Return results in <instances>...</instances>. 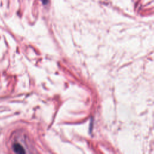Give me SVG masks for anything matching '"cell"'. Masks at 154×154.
I'll list each match as a JSON object with an SVG mask.
<instances>
[{"label": "cell", "mask_w": 154, "mask_h": 154, "mask_svg": "<svg viewBox=\"0 0 154 154\" xmlns=\"http://www.w3.org/2000/svg\"><path fill=\"white\" fill-rule=\"evenodd\" d=\"M42 1V3L43 4H46L48 2V0H41Z\"/></svg>", "instance_id": "7a4b0ae2"}, {"label": "cell", "mask_w": 154, "mask_h": 154, "mask_svg": "<svg viewBox=\"0 0 154 154\" xmlns=\"http://www.w3.org/2000/svg\"><path fill=\"white\" fill-rule=\"evenodd\" d=\"M13 149L14 152L17 153H25V150L24 148L19 143H14L13 145Z\"/></svg>", "instance_id": "6da1fadb"}]
</instances>
